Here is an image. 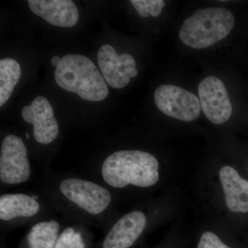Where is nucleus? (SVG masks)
<instances>
[{
  "mask_svg": "<svg viewBox=\"0 0 248 248\" xmlns=\"http://www.w3.org/2000/svg\"><path fill=\"white\" fill-rule=\"evenodd\" d=\"M102 174L106 183L116 188H122L129 184L151 187L159 181V163L147 152L117 151L105 159Z\"/></svg>",
  "mask_w": 248,
  "mask_h": 248,
  "instance_id": "obj_1",
  "label": "nucleus"
},
{
  "mask_svg": "<svg viewBox=\"0 0 248 248\" xmlns=\"http://www.w3.org/2000/svg\"><path fill=\"white\" fill-rule=\"evenodd\" d=\"M55 80L62 89L76 93L83 100L101 102L108 95L107 81L94 63L84 55L63 56L55 69Z\"/></svg>",
  "mask_w": 248,
  "mask_h": 248,
  "instance_id": "obj_2",
  "label": "nucleus"
},
{
  "mask_svg": "<svg viewBox=\"0 0 248 248\" xmlns=\"http://www.w3.org/2000/svg\"><path fill=\"white\" fill-rule=\"evenodd\" d=\"M234 24V15L229 10L218 7L198 9L184 20L179 38L190 48H208L226 38Z\"/></svg>",
  "mask_w": 248,
  "mask_h": 248,
  "instance_id": "obj_3",
  "label": "nucleus"
},
{
  "mask_svg": "<svg viewBox=\"0 0 248 248\" xmlns=\"http://www.w3.org/2000/svg\"><path fill=\"white\" fill-rule=\"evenodd\" d=\"M155 104L165 115L190 122L200 117V99L193 93L174 85H161L155 91Z\"/></svg>",
  "mask_w": 248,
  "mask_h": 248,
  "instance_id": "obj_4",
  "label": "nucleus"
},
{
  "mask_svg": "<svg viewBox=\"0 0 248 248\" xmlns=\"http://www.w3.org/2000/svg\"><path fill=\"white\" fill-rule=\"evenodd\" d=\"M27 151L22 139L7 135L3 140L0 155V178L8 184H19L30 177Z\"/></svg>",
  "mask_w": 248,
  "mask_h": 248,
  "instance_id": "obj_5",
  "label": "nucleus"
},
{
  "mask_svg": "<svg viewBox=\"0 0 248 248\" xmlns=\"http://www.w3.org/2000/svg\"><path fill=\"white\" fill-rule=\"evenodd\" d=\"M60 188L67 199L92 215L102 213L110 203L109 191L89 181L65 179L60 184Z\"/></svg>",
  "mask_w": 248,
  "mask_h": 248,
  "instance_id": "obj_6",
  "label": "nucleus"
},
{
  "mask_svg": "<svg viewBox=\"0 0 248 248\" xmlns=\"http://www.w3.org/2000/svg\"><path fill=\"white\" fill-rule=\"evenodd\" d=\"M198 93L201 107L210 122L221 124L231 118L232 107L221 79L215 76L204 78L199 85Z\"/></svg>",
  "mask_w": 248,
  "mask_h": 248,
  "instance_id": "obj_7",
  "label": "nucleus"
},
{
  "mask_svg": "<svg viewBox=\"0 0 248 248\" xmlns=\"http://www.w3.org/2000/svg\"><path fill=\"white\" fill-rule=\"evenodd\" d=\"M22 117L24 122L33 125L34 138L38 143L48 144L58 136V123L46 98L36 97L30 106L23 108Z\"/></svg>",
  "mask_w": 248,
  "mask_h": 248,
  "instance_id": "obj_8",
  "label": "nucleus"
},
{
  "mask_svg": "<svg viewBox=\"0 0 248 248\" xmlns=\"http://www.w3.org/2000/svg\"><path fill=\"white\" fill-rule=\"evenodd\" d=\"M97 61L103 78L108 84L114 89H122L130 81L125 73V68L136 67V62L132 55L123 53L118 55L112 46L105 45L99 48Z\"/></svg>",
  "mask_w": 248,
  "mask_h": 248,
  "instance_id": "obj_9",
  "label": "nucleus"
},
{
  "mask_svg": "<svg viewBox=\"0 0 248 248\" xmlns=\"http://www.w3.org/2000/svg\"><path fill=\"white\" fill-rule=\"evenodd\" d=\"M31 11L55 27L71 28L79 20L76 4L71 0H29Z\"/></svg>",
  "mask_w": 248,
  "mask_h": 248,
  "instance_id": "obj_10",
  "label": "nucleus"
},
{
  "mask_svg": "<svg viewBox=\"0 0 248 248\" xmlns=\"http://www.w3.org/2000/svg\"><path fill=\"white\" fill-rule=\"evenodd\" d=\"M146 218L143 213L127 214L114 225L103 244V248H129L143 232Z\"/></svg>",
  "mask_w": 248,
  "mask_h": 248,
  "instance_id": "obj_11",
  "label": "nucleus"
},
{
  "mask_svg": "<svg viewBox=\"0 0 248 248\" xmlns=\"http://www.w3.org/2000/svg\"><path fill=\"white\" fill-rule=\"evenodd\" d=\"M220 180L227 207L233 213H248V182L230 166L222 168Z\"/></svg>",
  "mask_w": 248,
  "mask_h": 248,
  "instance_id": "obj_12",
  "label": "nucleus"
},
{
  "mask_svg": "<svg viewBox=\"0 0 248 248\" xmlns=\"http://www.w3.org/2000/svg\"><path fill=\"white\" fill-rule=\"evenodd\" d=\"M37 201L24 194H6L0 197V218L10 221L17 217H30L38 213Z\"/></svg>",
  "mask_w": 248,
  "mask_h": 248,
  "instance_id": "obj_13",
  "label": "nucleus"
},
{
  "mask_svg": "<svg viewBox=\"0 0 248 248\" xmlns=\"http://www.w3.org/2000/svg\"><path fill=\"white\" fill-rule=\"evenodd\" d=\"M19 63L11 58L0 60V107L7 102L21 78Z\"/></svg>",
  "mask_w": 248,
  "mask_h": 248,
  "instance_id": "obj_14",
  "label": "nucleus"
},
{
  "mask_svg": "<svg viewBox=\"0 0 248 248\" xmlns=\"http://www.w3.org/2000/svg\"><path fill=\"white\" fill-rule=\"evenodd\" d=\"M60 224L55 221L41 222L31 228L28 235L30 248H54L58 241Z\"/></svg>",
  "mask_w": 248,
  "mask_h": 248,
  "instance_id": "obj_15",
  "label": "nucleus"
},
{
  "mask_svg": "<svg viewBox=\"0 0 248 248\" xmlns=\"http://www.w3.org/2000/svg\"><path fill=\"white\" fill-rule=\"evenodd\" d=\"M81 233L72 228H66L58 238L54 248H85Z\"/></svg>",
  "mask_w": 248,
  "mask_h": 248,
  "instance_id": "obj_16",
  "label": "nucleus"
},
{
  "mask_svg": "<svg viewBox=\"0 0 248 248\" xmlns=\"http://www.w3.org/2000/svg\"><path fill=\"white\" fill-rule=\"evenodd\" d=\"M197 248H231L211 232H205L201 236Z\"/></svg>",
  "mask_w": 248,
  "mask_h": 248,
  "instance_id": "obj_17",
  "label": "nucleus"
},
{
  "mask_svg": "<svg viewBox=\"0 0 248 248\" xmlns=\"http://www.w3.org/2000/svg\"><path fill=\"white\" fill-rule=\"evenodd\" d=\"M147 11L153 17H157L164 9L165 1L163 0H143Z\"/></svg>",
  "mask_w": 248,
  "mask_h": 248,
  "instance_id": "obj_18",
  "label": "nucleus"
},
{
  "mask_svg": "<svg viewBox=\"0 0 248 248\" xmlns=\"http://www.w3.org/2000/svg\"><path fill=\"white\" fill-rule=\"evenodd\" d=\"M130 3L133 5L135 9L138 11L140 16L143 17H148L150 16L149 13L147 11L146 6L143 3V0H131Z\"/></svg>",
  "mask_w": 248,
  "mask_h": 248,
  "instance_id": "obj_19",
  "label": "nucleus"
},
{
  "mask_svg": "<svg viewBox=\"0 0 248 248\" xmlns=\"http://www.w3.org/2000/svg\"><path fill=\"white\" fill-rule=\"evenodd\" d=\"M125 73L128 75L130 78H135L138 76V71L136 68H125Z\"/></svg>",
  "mask_w": 248,
  "mask_h": 248,
  "instance_id": "obj_20",
  "label": "nucleus"
},
{
  "mask_svg": "<svg viewBox=\"0 0 248 248\" xmlns=\"http://www.w3.org/2000/svg\"><path fill=\"white\" fill-rule=\"evenodd\" d=\"M62 58H59L58 56H54L51 59V63L54 67H58V65L60 64V62H61Z\"/></svg>",
  "mask_w": 248,
  "mask_h": 248,
  "instance_id": "obj_21",
  "label": "nucleus"
},
{
  "mask_svg": "<svg viewBox=\"0 0 248 248\" xmlns=\"http://www.w3.org/2000/svg\"><path fill=\"white\" fill-rule=\"evenodd\" d=\"M26 138H27V140H29V134L27 133V135H26Z\"/></svg>",
  "mask_w": 248,
  "mask_h": 248,
  "instance_id": "obj_22",
  "label": "nucleus"
}]
</instances>
